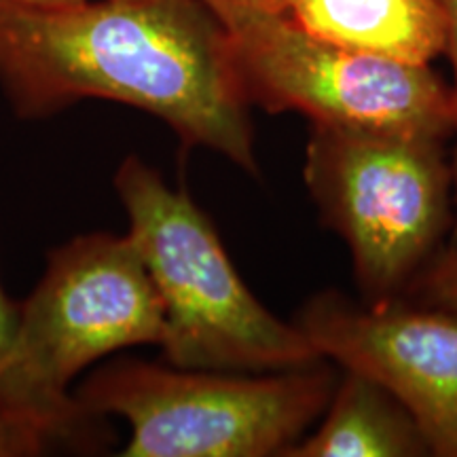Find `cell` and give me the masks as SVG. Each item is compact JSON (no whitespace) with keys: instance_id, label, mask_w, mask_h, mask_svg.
I'll use <instances>...</instances> for the list:
<instances>
[{"instance_id":"13","label":"cell","mask_w":457,"mask_h":457,"mask_svg":"<svg viewBox=\"0 0 457 457\" xmlns=\"http://www.w3.org/2000/svg\"><path fill=\"white\" fill-rule=\"evenodd\" d=\"M202 3L219 15L222 24L237 15L253 13V11H276L278 7V0H202Z\"/></svg>"},{"instance_id":"11","label":"cell","mask_w":457,"mask_h":457,"mask_svg":"<svg viewBox=\"0 0 457 457\" xmlns=\"http://www.w3.org/2000/svg\"><path fill=\"white\" fill-rule=\"evenodd\" d=\"M62 445L49 428L0 403V457L41 455Z\"/></svg>"},{"instance_id":"3","label":"cell","mask_w":457,"mask_h":457,"mask_svg":"<svg viewBox=\"0 0 457 457\" xmlns=\"http://www.w3.org/2000/svg\"><path fill=\"white\" fill-rule=\"evenodd\" d=\"M129 233L163 305V353L176 369L276 373L322 362L296 324L245 288L212 222L187 191L138 157L114 176Z\"/></svg>"},{"instance_id":"6","label":"cell","mask_w":457,"mask_h":457,"mask_svg":"<svg viewBox=\"0 0 457 457\" xmlns=\"http://www.w3.org/2000/svg\"><path fill=\"white\" fill-rule=\"evenodd\" d=\"M245 98L267 112H301L313 125L455 131L453 89L430 64H411L322 41L279 11L227 21Z\"/></svg>"},{"instance_id":"5","label":"cell","mask_w":457,"mask_h":457,"mask_svg":"<svg viewBox=\"0 0 457 457\" xmlns=\"http://www.w3.org/2000/svg\"><path fill=\"white\" fill-rule=\"evenodd\" d=\"M324 362L242 377L121 360L96 370L74 398L89 415L128 421V457L286 455L333 396Z\"/></svg>"},{"instance_id":"4","label":"cell","mask_w":457,"mask_h":457,"mask_svg":"<svg viewBox=\"0 0 457 457\" xmlns=\"http://www.w3.org/2000/svg\"><path fill=\"white\" fill-rule=\"evenodd\" d=\"M445 140L411 129L313 125L305 185L347 244L369 305L404 299L455 225Z\"/></svg>"},{"instance_id":"15","label":"cell","mask_w":457,"mask_h":457,"mask_svg":"<svg viewBox=\"0 0 457 457\" xmlns=\"http://www.w3.org/2000/svg\"><path fill=\"white\" fill-rule=\"evenodd\" d=\"M0 3L15 4V7L26 9H66L74 7V4L87 3V0H0Z\"/></svg>"},{"instance_id":"1","label":"cell","mask_w":457,"mask_h":457,"mask_svg":"<svg viewBox=\"0 0 457 457\" xmlns=\"http://www.w3.org/2000/svg\"><path fill=\"white\" fill-rule=\"evenodd\" d=\"M0 85L21 117L85 98L123 102L168 123L185 146L259 174L231 37L202 0L0 3Z\"/></svg>"},{"instance_id":"10","label":"cell","mask_w":457,"mask_h":457,"mask_svg":"<svg viewBox=\"0 0 457 457\" xmlns=\"http://www.w3.org/2000/svg\"><path fill=\"white\" fill-rule=\"evenodd\" d=\"M415 303L457 313V237L420 273L409 293Z\"/></svg>"},{"instance_id":"2","label":"cell","mask_w":457,"mask_h":457,"mask_svg":"<svg viewBox=\"0 0 457 457\" xmlns=\"http://www.w3.org/2000/svg\"><path fill=\"white\" fill-rule=\"evenodd\" d=\"M165 333L163 305L129 236L91 233L51 253L47 271L26 303L7 360L0 403L49 428L62 445L96 438L94 415L68 386L85 367Z\"/></svg>"},{"instance_id":"12","label":"cell","mask_w":457,"mask_h":457,"mask_svg":"<svg viewBox=\"0 0 457 457\" xmlns=\"http://www.w3.org/2000/svg\"><path fill=\"white\" fill-rule=\"evenodd\" d=\"M441 9L445 24V55L449 57L451 68H453V98H455V138H457V0H436ZM453 199H455V228L453 239L457 237V145L453 153Z\"/></svg>"},{"instance_id":"14","label":"cell","mask_w":457,"mask_h":457,"mask_svg":"<svg viewBox=\"0 0 457 457\" xmlns=\"http://www.w3.org/2000/svg\"><path fill=\"white\" fill-rule=\"evenodd\" d=\"M17 307L9 301V296L4 295L3 286H0V367L9 356L11 343H13L15 335V324H17Z\"/></svg>"},{"instance_id":"7","label":"cell","mask_w":457,"mask_h":457,"mask_svg":"<svg viewBox=\"0 0 457 457\" xmlns=\"http://www.w3.org/2000/svg\"><path fill=\"white\" fill-rule=\"evenodd\" d=\"M296 327L327 362L386 386L413 415L430 455L457 457V313L404 299L356 305L322 293Z\"/></svg>"},{"instance_id":"9","label":"cell","mask_w":457,"mask_h":457,"mask_svg":"<svg viewBox=\"0 0 457 457\" xmlns=\"http://www.w3.org/2000/svg\"><path fill=\"white\" fill-rule=\"evenodd\" d=\"M327 420L284 457H421L424 434L400 400L373 377L345 370L328 400Z\"/></svg>"},{"instance_id":"8","label":"cell","mask_w":457,"mask_h":457,"mask_svg":"<svg viewBox=\"0 0 457 457\" xmlns=\"http://www.w3.org/2000/svg\"><path fill=\"white\" fill-rule=\"evenodd\" d=\"M276 11L322 41L411 64L445 54L436 0H278Z\"/></svg>"}]
</instances>
